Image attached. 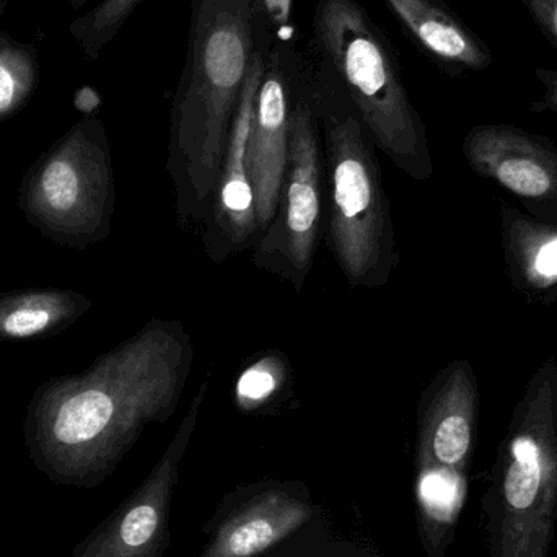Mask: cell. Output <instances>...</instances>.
<instances>
[{"mask_svg":"<svg viewBox=\"0 0 557 557\" xmlns=\"http://www.w3.org/2000/svg\"><path fill=\"white\" fill-rule=\"evenodd\" d=\"M193 360L185 326L152 318L84 372L42 383L23 419L29 460L58 486H100L150 424L172 418Z\"/></svg>","mask_w":557,"mask_h":557,"instance_id":"1","label":"cell"},{"mask_svg":"<svg viewBox=\"0 0 557 557\" xmlns=\"http://www.w3.org/2000/svg\"><path fill=\"white\" fill-rule=\"evenodd\" d=\"M274 33L263 0H189L188 46L170 120L169 169L180 225H208L235 110Z\"/></svg>","mask_w":557,"mask_h":557,"instance_id":"2","label":"cell"},{"mask_svg":"<svg viewBox=\"0 0 557 557\" xmlns=\"http://www.w3.org/2000/svg\"><path fill=\"white\" fill-rule=\"evenodd\" d=\"M307 78L330 178L331 251L350 287H383L399 255L379 149L343 87L320 61L308 65Z\"/></svg>","mask_w":557,"mask_h":557,"instance_id":"3","label":"cell"},{"mask_svg":"<svg viewBox=\"0 0 557 557\" xmlns=\"http://www.w3.org/2000/svg\"><path fill=\"white\" fill-rule=\"evenodd\" d=\"M487 557H549L557 527V359L527 383L481 499Z\"/></svg>","mask_w":557,"mask_h":557,"instance_id":"4","label":"cell"},{"mask_svg":"<svg viewBox=\"0 0 557 557\" xmlns=\"http://www.w3.org/2000/svg\"><path fill=\"white\" fill-rule=\"evenodd\" d=\"M311 29L318 61L343 87L376 149L414 182L431 180L428 131L388 36L357 0H318Z\"/></svg>","mask_w":557,"mask_h":557,"instance_id":"5","label":"cell"},{"mask_svg":"<svg viewBox=\"0 0 557 557\" xmlns=\"http://www.w3.org/2000/svg\"><path fill=\"white\" fill-rule=\"evenodd\" d=\"M116 206L113 162L103 123L84 116L23 175L18 208L42 237L85 250L107 240Z\"/></svg>","mask_w":557,"mask_h":557,"instance_id":"6","label":"cell"},{"mask_svg":"<svg viewBox=\"0 0 557 557\" xmlns=\"http://www.w3.org/2000/svg\"><path fill=\"white\" fill-rule=\"evenodd\" d=\"M308 64L295 103L290 152L276 215L255 245L253 264L295 292L310 276L320 244L324 156L320 123L308 91Z\"/></svg>","mask_w":557,"mask_h":557,"instance_id":"7","label":"cell"},{"mask_svg":"<svg viewBox=\"0 0 557 557\" xmlns=\"http://www.w3.org/2000/svg\"><path fill=\"white\" fill-rule=\"evenodd\" d=\"M209 380L199 386L175 437L144 483L88 533L71 557H163L170 546V512L180 467L188 451L208 395Z\"/></svg>","mask_w":557,"mask_h":557,"instance_id":"8","label":"cell"},{"mask_svg":"<svg viewBox=\"0 0 557 557\" xmlns=\"http://www.w3.org/2000/svg\"><path fill=\"white\" fill-rule=\"evenodd\" d=\"M307 62L294 36H274L255 100L247 147V170L253 188L261 234L276 215L290 152L292 120Z\"/></svg>","mask_w":557,"mask_h":557,"instance_id":"9","label":"cell"},{"mask_svg":"<svg viewBox=\"0 0 557 557\" xmlns=\"http://www.w3.org/2000/svg\"><path fill=\"white\" fill-rule=\"evenodd\" d=\"M481 178L516 196L532 218L557 224V146L512 124H478L461 146Z\"/></svg>","mask_w":557,"mask_h":557,"instance_id":"10","label":"cell"},{"mask_svg":"<svg viewBox=\"0 0 557 557\" xmlns=\"http://www.w3.org/2000/svg\"><path fill=\"white\" fill-rule=\"evenodd\" d=\"M480 405V385L470 360H454L435 375L419 401L418 474L470 478Z\"/></svg>","mask_w":557,"mask_h":557,"instance_id":"11","label":"cell"},{"mask_svg":"<svg viewBox=\"0 0 557 557\" xmlns=\"http://www.w3.org/2000/svg\"><path fill=\"white\" fill-rule=\"evenodd\" d=\"M314 516L301 483L261 481L225 496L211 520L199 557H258L307 525Z\"/></svg>","mask_w":557,"mask_h":557,"instance_id":"12","label":"cell"},{"mask_svg":"<svg viewBox=\"0 0 557 557\" xmlns=\"http://www.w3.org/2000/svg\"><path fill=\"white\" fill-rule=\"evenodd\" d=\"M255 58L245 81L222 163L221 178L212 199L211 219L206 225L205 251L209 260L222 263L234 255L244 253L260 240L253 188L247 170V147L253 120L255 100L263 78L267 55Z\"/></svg>","mask_w":557,"mask_h":557,"instance_id":"13","label":"cell"},{"mask_svg":"<svg viewBox=\"0 0 557 557\" xmlns=\"http://www.w3.org/2000/svg\"><path fill=\"white\" fill-rule=\"evenodd\" d=\"M403 28L450 74L484 71L491 52L441 0H385Z\"/></svg>","mask_w":557,"mask_h":557,"instance_id":"14","label":"cell"},{"mask_svg":"<svg viewBox=\"0 0 557 557\" xmlns=\"http://www.w3.org/2000/svg\"><path fill=\"white\" fill-rule=\"evenodd\" d=\"M507 276L519 294L546 301L557 292V224L499 202Z\"/></svg>","mask_w":557,"mask_h":557,"instance_id":"15","label":"cell"},{"mask_svg":"<svg viewBox=\"0 0 557 557\" xmlns=\"http://www.w3.org/2000/svg\"><path fill=\"white\" fill-rule=\"evenodd\" d=\"M91 300L67 288H23L0 294V341L46 339L77 323Z\"/></svg>","mask_w":557,"mask_h":557,"instance_id":"16","label":"cell"},{"mask_svg":"<svg viewBox=\"0 0 557 557\" xmlns=\"http://www.w3.org/2000/svg\"><path fill=\"white\" fill-rule=\"evenodd\" d=\"M39 49L0 28V124L25 110L39 85Z\"/></svg>","mask_w":557,"mask_h":557,"instance_id":"17","label":"cell"},{"mask_svg":"<svg viewBox=\"0 0 557 557\" xmlns=\"http://www.w3.org/2000/svg\"><path fill=\"white\" fill-rule=\"evenodd\" d=\"M143 0H101L94 9L75 18L69 26L72 38L78 42L90 61H97L126 25Z\"/></svg>","mask_w":557,"mask_h":557,"instance_id":"18","label":"cell"},{"mask_svg":"<svg viewBox=\"0 0 557 557\" xmlns=\"http://www.w3.org/2000/svg\"><path fill=\"white\" fill-rule=\"evenodd\" d=\"M288 366L278 354L267 356L251 363L237 382L235 399L244 411H258L277 398L287 382Z\"/></svg>","mask_w":557,"mask_h":557,"instance_id":"19","label":"cell"},{"mask_svg":"<svg viewBox=\"0 0 557 557\" xmlns=\"http://www.w3.org/2000/svg\"><path fill=\"white\" fill-rule=\"evenodd\" d=\"M557 48V0H519Z\"/></svg>","mask_w":557,"mask_h":557,"instance_id":"20","label":"cell"},{"mask_svg":"<svg viewBox=\"0 0 557 557\" xmlns=\"http://www.w3.org/2000/svg\"><path fill=\"white\" fill-rule=\"evenodd\" d=\"M536 77L542 82L543 88H545V107L552 110L557 116V71L552 69H539L536 71Z\"/></svg>","mask_w":557,"mask_h":557,"instance_id":"21","label":"cell"},{"mask_svg":"<svg viewBox=\"0 0 557 557\" xmlns=\"http://www.w3.org/2000/svg\"><path fill=\"white\" fill-rule=\"evenodd\" d=\"M87 2L88 0H71V5L74 7V9H82Z\"/></svg>","mask_w":557,"mask_h":557,"instance_id":"22","label":"cell"},{"mask_svg":"<svg viewBox=\"0 0 557 557\" xmlns=\"http://www.w3.org/2000/svg\"><path fill=\"white\" fill-rule=\"evenodd\" d=\"M7 3H9V0H0V18H2L3 12H5Z\"/></svg>","mask_w":557,"mask_h":557,"instance_id":"23","label":"cell"}]
</instances>
